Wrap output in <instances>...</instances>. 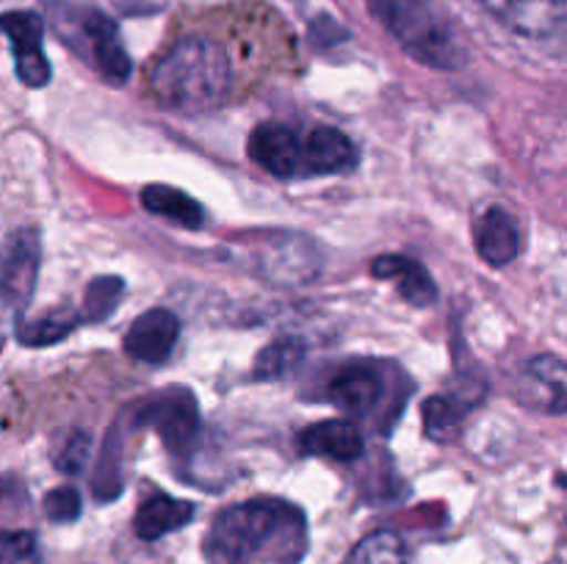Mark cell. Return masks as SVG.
<instances>
[{"label":"cell","mask_w":567,"mask_h":564,"mask_svg":"<svg viewBox=\"0 0 567 564\" xmlns=\"http://www.w3.org/2000/svg\"><path fill=\"white\" fill-rule=\"evenodd\" d=\"M203 547L210 564H299L308 553V520L280 498H252L216 514Z\"/></svg>","instance_id":"1"},{"label":"cell","mask_w":567,"mask_h":564,"mask_svg":"<svg viewBox=\"0 0 567 564\" xmlns=\"http://www.w3.org/2000/svg\"><path fill=\"white\" fill-rule=\"evenodd\" d=\"M233 86L227 50L208 36H183L155 59L150 92L177 114H205L219 108Z\"/></svg>","instance_id":"2"},{"label":"cell","mask_w":567,"mask_h":564,"mask_svg":"<svg viewBox=\"0 0 567 564\" xmlns=\"http://www.w3.org/2000/svg\"><path fill=\"white\" fill-rule=\"evenodd\" d=\"M374 20L396 39L399 48L419 64L432 70H463L468 48L449 20L446 11L432 0H365Z\"/></svg>","instance_id":"3"},{"label":"cell","mask_w":567,"mask_h":564,"mask_svg":"<svg viewBox=\"0 0 567 564\" xmlns=\"http://www.w3.org/2000/svg\"><path fill=\"white\" fill-rule=\"evenodd\" d=\"M48 17L64 44L89 61L111 86H122L131 77V55L122 44L120 28L92 3L78 0H48Z\"/></svg>","instance_id":"4"},{"label":"cell","mask_w":567,"mask_h":564,"mask_svg":"<svg viewBox=\"0 0 567 564\" xmlns=\"http://www.w3.org/2000/svg\"><path fill=\"white\" fill-rule=\"evenodd\" d=\"M136 420L142 426H153L161 435V440H164V446L172 453H181L197 437L199 409L188 390H166L161 396L147 398L138 407Z\"/></svg>","instance_id":"5"},{"label":"cell","mask_w":567,"mask_h":564,"mask_svg":"<svg viewBox=\"0 0 567 564\" xmlns=\"http://www.w3.org/2000/svg\"><path fill=\"white\" fill-rule=\"evenodd\" d=\"M515 396L524 407L546 415L567 412V363L557 354H537L520 365Z\"/></svg>","instance_id":"6"},{"label":"cell","mask_w":567,"mask_h":564,"mask_svg":"<svg viewBox=\"0 0 567 564\" xmlns=\"http://www.w3.org/2000/svg\"><path fill=\"white\" fill-rule=\"evenodd\" d=\"M493 20L526 39L557 36L567 28V0H476Z\"/></svg>","instance_id":"7"},{"label":"cell","mask_w":567,"mask_h":564,"mask_svg":"<svg viewBox=\"0 0 567 564\" xmlns=\"http://www.w3.org/2000/svg\"><path fill=\"white\" fill-rule=\"evenodd\" d=\"M3 31L9 36L14 70L25 86L42 88L50 81V61L42 50L44 22L33 11H6Z\"/></svg>","instance_id":"8"},{"label":"cell","mask_w":567,"mask_h":564,"mask_svg":"<svg viewBox=\"0 0 567 564\" xmlns=\"http://www.w3.org/2000/svg\"><path fill=\"white\" fill-rule=\"evenodd\" d=\"M39 236L31 227L14 230L3 249V299L11 310L22 313L37 291Z\"/></svg>","instance_id":"9"},{"label":"cell","mask_w":567,"mask_h":564,"mask_svg":"<svg viewBox=\"0 0 567 564\" xmlns=\"http://www.w3.org/2000/svg\"><path fill=\"white\" fill-rule=\"evenodd\" d=\"M249 158L277 180H291L302 175L305 142H299V136L288 125L264 122L249 136Z\"/></svg>","instance_id":"10"},{"label":"cell","mask_w":567,"mask_h":564,"mask_svg":"<svg viewBox=\"0 0 567 564\" xmlns=\"http://www.w3.org/2000/svg\"><path fill=\"white\" fill-rule=\"evenodd\" d=\"M385 396V374L377 363H349L332 376L330 398L341 412L369 418Z\"/></svg>","instance_id":"11"},{"label":"cell","mask_w":567,"mask_h":564,"mask_svg":"<svg viewBox=\"0 0 567 564\" xmlns=\"http://www.w3.org/2000/svg\"><path fill=\"white\" fill-rule=\"evenodd\" d=\"M177 337H181L177 315L166 307H153L138 315L125 332V352L138 363L161 365L169 359Z\"/></svg>","instance_id":"12"},{"label":"cell","mask_w":567,"mask_h":564,"mask_svg":"<svg viewBox=\"0 0 567 564\" xmlns=\"http://www.w3.org/2000/svg\"><path fill=\"white\" fill-rule=\"evenodd\" d=\"M358 166V147L338 127H316L305 138L302 175H341Z\"/></svg>","instance_id":"13"},{"label":"cell","mask_w":567,"mask_h":564,"mask_svg":"<svg viewBox=\"0 0 567 564\" xmlns=\"http://www.w3.org/2000/svg\"><path fill=\"white\" fill-rule=\"evenodd\" d=\"M371 274L380 280H396V291L413 307H430L437 302V285L426 265L404 254H380L371 263Z\"/></svg>","instance_id":"14"},{"label":"cell","mask_w":567,"mask_h":564,"mask_svg":"<svg viewBox=\"0 0 567 564\" xmlns=\"http://www.w3.org/2000/svg\"><path fill=\"white\" fill-rule=\"evenodd\" d=\"M299 448L310 457H330L352 462L363 457V437L352 420H319L299 435Z\"/></svg>","instance_id":"15"},{"label":"cell","mask_w":567,"mask_h":564,"mask_svg":"<svg viewBox=\"0 0 567 564\" xmlns=\"http://www.w3.org/2000/svg\"><path fill=\"white\" fill-rule=\"evenodd\" d=\"M476 252L487 265H509L520 252V230L518 221L509 210L487 208L476 227Z\"/></svg>","instance_id":"16"},{"label":"cell","mask_w":567,"mask_h":564,"mask_svg":"<svg viewBox=\"0 0 567 564\" xmlns=\"http://www.w3.org/2000/svg\"><path fill=\"white\" fill-rule=\"evenodd\" d=\"M194 520V503L172 498L166 492H155L147 501L138 506L136 518H133V531L138 540L155 542L161 536L172 534V531L183 529Z\"/></svg>","instance_id":"17"},{"label":"cell","mask_w":567,"mask_h":564,"mask_svg":"<svg viewBox=\"0 0 567 564\" xmlns=\"http://www.w3.org/2000/svg\"><path fill=\"white\" fill-rule=\"evenodd\" d=\"M142 205L153 216H161V219L186 227V230H199L205 224V208L181 188L155 182V186H147L142 191Z\"/></svg>","instance_id":"18"},{"label":"cell","mask_w":567,"mask_h":564,"mask_svg":"<svg viewBox=\"0 0 567 564\" xmlns=\"http://www.w3.org/2000/svg\"><path fill=\"white\" fill-rule=\"evenodd\" d=\"M83 321V313H75L70 307L53 310L48 315H39V318H25V315H17V330L14 337L22 346H50V343H59L61 337L70 335L78 324Z\"/></svg>","instance_id":"19"},{"label":"cell","mask_w":567,"mask_h":564,"mask_svg":"<svg viewBox=\"0 0 567 564\" xmlns=\"http://www.w3.org/2000/svg\"><path fill=\"white\" fill-rule=\"evenodd\" d=\"M305 359V341L288 335L277 337L269 346L260 348V354L255 357V379H282L291 370L299 368V363Z\"/></svg>","instance_id":"20"},{"label":"cell","mask_w":567,"mask_h":564,"mask_svg":"<svg viewBox=\"0 0 567 564\" xmlns=\"http://www.w3.org/2000/svg\"><path fill=\"white\" fill-rule=\"evenodd\" d=\"M343 564H408V547L396 531H371L347 553Z\"/></svg>","instance_id":"21"},{"label":"cell","mask_w":567,"mask_h":564,"mask_svg":"<svg viewBox=\"0 0 567 564\" xmlns=\"http://www.w3.org/2000/svg\"><path fill=\"white\" fill-rule=\"evenodd\" d=\"M125 296V282L122 276H97L83 291V321L89 324H103L116 304Z\"/></svg>","instance_id":"22"},{"label":"cell","mask_w":567,"mask_h":564,"mask_svg":"<svg viewBox=\"0 0 567 564\" xmlns=\"http://www.w3.org/2000/svg\"><path fill=\"white\" fill-rule=\"evenodd\" d=\"M424 412H426V435L435 437V440H449V435H452V431L457 429L460 420L465 418V407H460V404L449 401V398L443 396L430 398Z\"/></svg>","instance_id":"23"},{"label":"cell","mask_w":567,"mask_h":564,"mask_svg":"<svg viewBox=\"0 0 567 564\" xmlns=\"http://www.w3.org/2000/svg\"><path fill=\"white\" fill-rule=\"evenodd\" d=\"M42 506H44V518H48L50 523H72V520L81 518L83 501H81V492H78L75 487L61 484L44 495Z\"/></svg>","instance_id":"24"},{"label":"cell","mask_w":567,"mask_h":564,"mask_svg":"<svg viewBox=\"0 0 567 564\" xmlns=\"http://www.w3.org/2000/svg\"><path fill=\"white\" fill-rule=\"evenodd\" d=\"M89 451H92V440L86 431H70L55 451V468L66 476L81 473L89 462Z\"/></svg>","instance_id":"25"},{"label":"cell","mask_w":567,"mask_h":564,"mask_svg":"<svg viewBox=\"0 0 567 564\" xmlns=\"http://www.w3.org/2000/svg\"><path fill=\"white\" fill-rule=\"evenodd\" d=\"M3 564H39V545L31 531H6Z\"/></svg>","instance_id":"26"}]
</instances>
